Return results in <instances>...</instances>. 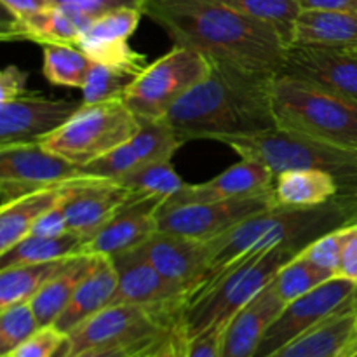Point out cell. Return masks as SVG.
I'll list each match as a JSON object with an SVG mask.
<instances>
[{
	"instance_id": "4dcf8cb0",
	"label": "cell",
	"mask_w": 357,
	"mask_h": 357,
	"mask_svg": "<svg viewBox=\"0 0 357 357\" xmlns=\"http://www.w3.org/2000/svg\"><path fill=\"white\" fill-rule=\"evenodd\" d=\"M94 61L72 44L44 45V66L42 73L52 86L79 87L86 84Z\"/></svg>"
},
{
	"instance_id": "7a4b0ae2",
	"label": "cell",
	"mask_w": 357,
	"mask_h": 357,
	"mask_svg": "<svg viewBox=\"0 0 357 357\" xmlns=\"http://www.w3.org/2000/svg\"><path fill=\"white\" fill-rule=\"evenodd\" d=\"M211 63V73L180 98L164 117L181 142H223L278 128L271 96L278 73Z\"/></svg>"
},
{
	"instance_id": "74e56055",
	"label": "cell",
	"mask_w": 357,
	"mask_h": 357,
	"mask_svg": "<svg viewBox=\"0 0 357 357\" xmlns=\"http://www.w3.org/2000/svg\"><path fill=\"white\" fill-rule=\"evenodd\" d=\"M66 344V335L54 324L42 326L28 340L2 357H58Z\"/></svg>"
},
{
	"instance_id": "83f0119b",
	"label": "cell",
	"mask_w": 357,
	"mask_h": 357,
	"mask_svg": "<svg viewBox=\"0 0 357 357\" xmlns=\"http://www.w3.org/2000/svg\"><path fill=\"white\" fill-rule=\"evenodd\" d=\"M96 258L98 255L91 253H79L72 257L65 268L33 296L30 303L40 328L51 326L56 323V319L61 316V312L70 303L82 279L93 268Z\"/></svg>"
},
{
	"instance_id": "7bdbcfd3",
	"label": "cell",
	"mask_w": 357,
	"mask_h": 357,
	"mask_svg": "<svg viewBox=\"0 0 357 357\" xmlns=\"http://www.w3.org/2000/svg\"><path fill=\"white\" fill-rule=\"evenodd\" d=\"M28 72L21 70L20 66L9 65L0 73V103L16 100L24 96L26 93Z\"/></svg>"
},
{
	"instance_id": "f907efd6",
	"label": "cell",
	"mask_w": 357,
	"mask_h": 357,
	"mask_svg": "<svg viewBox=\"0 0 357 357\" xmlns=\"http://www.w3.org/2000/svg\"><path fill=\"white\" fill-rule=\"evenodd\" d=\"M345 357H357V345H354V347L347 352V356Z\"/></svg>"
},
{
	"instance_id": "816d5d0a",
	"label": "cell",
	"mask_w": 357,
	"mask_h": 357,
	"mask_svg": "<svg viewBox=\"0 0 357 357\" xmlns=\"http://www.w3.org/2000/svg\"><path fill=\"white\" fill-rule=\"evenodd\" d=\"M349 52H352V54H356V56H357V47H356V49H352V51H349Z\"/></svg>"
},
{
	"instance_id": "60d3db41",
	"label": "cell",
	"mask_w": 357,
	"mask_h": 357,
	"mask_svg": "<svg viewBox=\"0 0 357 357\" xmlns=\"http://www.w3.org/2000/svg\"><path fill=\"white\" fill-rule=\"evenodd\" d=\"M72 232L66 222L65 209L63 204H56L54 208H51L49 211H45L40 218L35 222V225L31 227L30 236H38V237H58L65 236V234Z\"/></svg>"
},
{
	"instance_id": "6da1fadb",
	"label": "cell",
	"mask_w": 357,
	"mask_h": 357,
	"mask_svg": "<svg viewBox=\"0 0 357 357\" xmlns=\"http://www.w3.org/2000/svg\"><path fill=\"white\" fill-rule=\"evenodd\" d=\"M143 14L169 35L173 45L244 70L281 73L289 49L271 24L218 0H145Z\"/></svg>"
},
{
	"instance_id": "bcb514c9",
	"label": "cell",
	"mask_w": 357,
	"mask_h": 357,
	"mask_svg": "<svg viewBox=\"0 0 357 357\" xmlns=\"http://www.w3.org/2000/svg\"><path fill=\"white\" fill-rule=\"evenodd\" d=\"M337 208L344 215L345 223L357 222V180L349 187L340 188L337 197L333 199Z\"/></svg>"
},
{
	"instance_id": "c3c4849f",
	"label": "cell",
	"mask_w": 357,
	"mask_h": 357,
	"mask_svg": "<svg viewBox=\"0 0 357 357\" xmlns=\"http://www.w3.org/2000/svg\"><path fill=\"white\" fill-rule=\"evenodd\" d=\"M303 9H333L357 14V0H300Z\"/></svg>"
},
{
	"instance_id": "7402d4cb",
	"label": "cell",
	"mask_w": 357,
	"mask_h": 357,
	"mask_svg": "<svg viewBox=\"0 0 357 357\" xmlns=\"http://www.w3.org/2000/svg\"><path fill=\"white\" fill-rule=\"evenodd\" d=\"M91 17L66 7L47 6L24 17H10L3 24V40H30L35 44H79Z\"/></svg>"
},
{
	"instance_id": "5bb4252c",
	"label": "cell",
	"mask_w": 357,
	"mask_h": 357,
	"mask_svg": "<svg viewBox=\"0 0 357 357\" xmlns=\"http://www.w3.org/2000/svg\"><path fill=\"white\" fill-rule=\"evenodd\" d=\"M132 192L114 180L80 176L70 181L61 204L72 232L87 241L114 218L115 213L131 199Z\"/></svg>"
},
{
	"instance_id": "836d02e7",
	"label": "cell",
	"mask_w": 357,
	"mask_h": 357,
	"mask_svg": "<svg viewBox=\"0 0 357 357\" xmlns=\"http://www.w3.org/2000/svg\"><path fill=\"white\" fill-rule=\"evenodd\" d=\"M333 278L337 275L314 265L303 257L302 251H298L288 264L279 268V272L272 279V286L282 302L289 303Z\"/></svg>"
},
{
	"instance_id": "e0dca14e",
	"label": "cell",
	"mask_w": 357,
	"mask_h": 357,
	"mask_svg": "<svg viewBox=\"0 0 357 357\" xmlns=\"http://www.w3.org/2000/svg\"><path fill=\"white\" fill-rule=\"evenodd\" d=\"M164 204L162 199L132 194L119 209L114 218L105 223L86 243L84 253L115 257L124 251L142 246L152 234L159 230L157 213Z\"/></svg>"
},
{
	"instance_id": "603a6c76",
	"label": "cell",
	"mask_w": 357,
	"mask_h": 357,
	"mask_svg": "<svg viewBox=\"0 0 357 357\" xmlns=\"http://www.w3.org/2000/svg\"><path fill=\"white\" fill-rule=\"evenodd\" d=\"M357 345V316L351 302L267 357H345Z\"/></svg>"
},
{
	"instance_id": "ee69618b",
	"label": "cell",
	"mask_w": 357,
	"mask_h": 357,
	"mask_svg": "<svg viewBox=\"0 0 357 357\" xmlns=\"http://www.w3.org/2000/svg\"><path fill=\"white\" fill-rule=\"evenodd\" d=\"M349 234L345 239L344 253H342L338 278L349 279L357 284V222L347 223Z\"/></svg>"
},
{
	"instance_id": "484cf974",
	"label": "cell",
	"mask_w": 357,
	"mask_h": 357,
	"mask_svg": "<svg viewBox=\"0 0 357 357\" xmlns=\"http://www.w3.org/2000/svg\"><path fill=\"white\" fill-rule=\"evenodd\" d=\"M340 181L323 169H295L275 176L272 187L274 208L314 209L333 201Z\"/></svg>"
},
{
	"instance_id": "f1b7e54d",
	"label": "cell",
	"mask_w": 357,
	"mask_h": 357,
	"mask_svg": "<svg viewBox=\"0 0 357 357\" xmlns=\"http://www.w3.org/2000/svg\"><path fill=\"white\" fill-rule=\"evenodd\" d=\"M70 258L72 257L54 261L0 268V309H7L16 303L31 302L33 296L65 268Z\"/></svg>"
},
{
	"instance_id": "52a82bcc",
	"label": "cell",
	"mask_w": 357,
	"mask_h": 357,
	"mask_svg": "<svg viewBox=\"0 0 357 357\" xmlns=\"http://www.w3.org/2000/svg\"><path fill=\"white\" fill-rule=\"evenodd\" d=\"M139 121L124 100L80 105L79 110L40 145L59 159L84 167L131 139Z\"/></svg>"
},
{
	"instance_id": "277c9868",
	"label": "cell",
	"mask_w": 357,
	"mask_h": 357,
	"mask_svg": "<svg viewBox=\"0 0 357 357\" xmlns=\"http://www.w3.org/2000/svg\"><path fill=\"white\" fill-rule=\"evenodd\" d=\"M296 253L295 248H275L250 255L209 278L188 296L181 310L180 328L185 338L188 340L216 324L229 323Z\"/></svg>"
},
{
	"instance_id": "4316f807",
	"label": "cell",
	"mask_w": 357,
	"mask_h": 357,
	"mask_svg": "<svg viewBox=\"0 0 357 357\" xmlns=\"http://www.w3.org/2000/svg\"><path fill=\"white\" fill-rule=\"evenodd\" d=\"M70 181L30 192L0 206V255L30 236L35 222L66 197Z\"/></svg>"
},
{
	"instance_id": "cb8c5ba5",
	"label": "cell",
	"mask_w": 357,
	"mask_h": 357,
	"mask_svg": "<svg viewBox=\"0 0 357 357\" xmlns=\"http://www.w3.org/2000/svg\"><path fill=\"white\" fill-rule=\"evenodd\" d=\"M119 284V272L110 257L98 255L89 274L82 279L72 300L56 319L54 326L65 335L79 324L108 307L114 300Z\"/></svg>"
},
{
	"instance_id": "ab89813d",
	"label": "cell",
	"mask_w": 357,
	"mask_h": 357,
	"mask_svg": "<svg viewBox=\"0 0 357 357\" xmlns=\"http://www.w3.org/2000/svg\"><path fill=\"white\" fill-rule=\"evenodd\" d=\"M225 328L227 323L216 324V326L195 335L194 338H188L185 344L183 357H223L222 344Z\"/></svg>"
},
{
	"instance_id": "5b68a950",
	"label": "cell",
	"mask_w": 357,
	"mask_h": 357,
	"mask_svg": "<svg viewBox=\"0 0 357 357\" xmlns=\"http://www.w3.org/2000/svg\"><path fill=\"white\" fill-rule=\"evenodd\" d=\"M271 96L278 129L357 150V101L286 73L274 75Z\"/></svg>"
},
{
	"instance_id": "7dc6e473",
	"label": "cell",
	"mask_w": 357,
	"mask_h": 357,
	"mask_svg": "<svg viewBox=\"0 0 357 357\" xmlns=\"http://www.w3.org/2000/svg\"><path fill=\"white\" fill-rule=\"evenodd\" d=\"M3 9L10 17H24L30 14L45 9L51 3L47 0H0Z\"/></svg>"
},
{
	"instance_id": "4fadbf2b",
	"label": "cell",
	"mask_w": 357,
	"mask_h": 357,
	"mask_svg": "<svg viewBox=\"0 0 357 357\" xmlns=\"http://www.w3.org/2000/svg\"><path fill=\"white\" fill-rule=\"evenodd\" d=\"M82 101L51 100L24 94L0 103V146L47 138L80 108Z\"/></svg>"
},
{
	"instance_id": "d6986e66",
	"label": "cell",
	"mask_w": 357,
	"mask_h": 357,
	"mask_svg": "<svg viewBox=\"0 0 357 357\" xmlns=\"http://www.w3.org/2000/svg\"><path fill=\"white\" fill-rule=\"evenodd\" d=\"M142 9H117L91 21L84 30L77 47L94 63L103 65H131L146 68V56L129 45V38L138 28Z\"/></svg>"
},
{
	"instance_id": "681fc988",
	"label": "cell",
	"mask_w": 357,
	"mask_h": 357,
	"mask_svg": "<svg viewBox=\"0 0 357 357\" xmlns=\"http://www.w3.org/2000/svg\"><path fill=\"white\" fill-rule=\"evenodd\" d=\"M351 305H352V310H354L356 316H357V286H356L354 295H352V298H351Z\"/></svg>"
},
{
	"instance_id": "2e32d148",
	"label": "cell",
	"mask_w": 357,
	"mask_h": 357,
	"mask_svg": "<svg viewBox=\"0 0 357 357\" xmlns=\"http://www.w3.org/2000/svg\"><path fill=\"white\" fill-rule=\"evenodd\" d=\"M146 260L173 284L187 289L188 295L201 288L208 279V248L206 241L157 230L142 244Z\"/></svg>"
},
{
	"instance_id": "8992f818",
	"label": "cell",
	"mask_w": 357,
	"mask_h": 357,
	"mask_svg": "<svg viewBox=\"0 0 357 357\" xmlns=\"http://www.w3.org/2000/svg\"><path fill=\"white\" fill-rule=\"evenodd\" d=\"M229 145L241 159L253 160L272 171L274 176L295 169H323L340 181V188L357 180V150L317 142L296 132L272 129L243 138H229Z\"/></svg>"
},
{
	"instance_id": "f546056e",
	"label": "cell",
	"mask_w": 357,
	"mask_h": 357,
	"mask_svg": "<svg viewBox=\"0 0 357 357\" xmlns=\"http://www.w3.org/2000/svg\"><path fill=\"white\" fill-rule=\"evenodd\" d=\"M86 243L87 237L75 232H68L58 237L26 236L20 243L14 244L9 251L0 255V268L23 264L54 261L73 257V255L84 253Z\"/></svg>"
},
{
	"instance_id": "1f68e13d",
	"label": "cell",
	"mask_w": 357,
	"mask_h": 357,
	"mask_svg": "<svg viewBox=\"0 0 357 357\" xmlns=\"http://www.w3.org/2000/svg\"><path fill=\"white\" fill-rule=\"evenodd\" d=\"M218 2L271 24L281 35L288 47L293 45L296 20L303 10L300 0H218Z\"/></svg>"
},
{
	"instance_id": "d4e9b609",
	"label": "cell",
	"mask_w": 357,
	"mask_h": 357,
	"mask_svg": "<svg viewBox=\"0 0 357 357\" xmlns=\"http://www.w3.org/2000/svg\"><path fill=\"white\" fill-rule=\"evenodd\" d=\"M293 45L352 51L357 47V14L333 9H303L296 20Z\"/></svg>"
},
{
	"instance_id": "d590c367",
	"label": "cell",
	"mask_w": 357,
	"mask_h": 357,
	"mask_svg": "<svg viewBox=\"0 0 357 357\" xmlns=\"http://www.w3.org/2000/svg\"><path fill=\"white\" fill-rule=\"evenodd\" d=\"M40 328L30 302L0 309V357L23 344Z\"/></svg>"
},
{
	"instance_id": "7c38bea8",
	"label": "cell",
	"mask_w": 357,
	"mask_h": 357,
	"mask_svg": "<svg viewBox=\"0 0 357 357\" xmlns=\"http://www.w3.org/2000/svg\"><path fill=\"white\" fill-rule=\"evenodd\" d=\"M356 282L344 278H333L307 295L286 303L274 323L265 331L264 340L255 357H267L282 345L300 337L321 321L330 317L351 302L356 291Z\"/></svg>"
},
{
	"instance_id": "f35d334b",
	"label": "cell",
	"mask_w": 357,
	"mask_h": 357,
	"mask_svg": "<svg viewBox=\"0 0 357 357\" xmlns=\"http://www.w3.org/2000/svg\"><path fill=\"white\" fill-rule=\"evenodd\" d=\"M51 6L66 7V9L79 10L91 20L114 13L117 9H142L145 0H47Z\"/></svg>"
},
{
	"instance_id": "9c48e42d",
	"label": "cell",
	"mask_w": 357,
	"mask_h": 357,
	"mask_svg": "<svg viewBox=\"0 0 357 357\" xmlns=\"http://www.w3.org/2000/svg\"><path fill=\"white\" fill-rule=\"evenodd\" d=\"M183 309L112 303L66 335L58 357L80 354L89 349L131 345L166 335L180 323Z\"/></svg>"
},
{
	"instance_id": "ba28073f",
	"label": "cell",
	"mask_w": 357,
	"mask_h": 357,
	"mask_svg": "<svg viewBox=\"0 0 357 357\" xmlns=\"http://www.w3.org/2000/svg\"><path fill=\"white\" fill-rule=\"evenodd\" d=\"M211 59L202 52L173 45L162 58L149 63L122 100L138 121H160L180 98L211 73Z\"/></svg>"
},
{
	"instance_id": "b9f144b4",
	"label": "cell",
	"mask_w": 357,
	"mask_h": 357,
	"mask_svg": "<svg viewBox=\"0 0 357 357\" xmlns=\"http://www.w3.org/2000/svg\"><path fill=\"white\" fill-rule=\"evenodd\" d=\"M185 344H187V338L181 331L180 323H178L173 330L167 331L152 347L146 349L138 357H183Z\"/></svg>"
},
{
	"instance_id": "30bf717a",
	"label": "cell",
	"mask_w": 357,
	"mask_h": 357,
	"mask_svg": "<svg viewBox=\"0 0 357 357\" xmlns=\"http://www.w3.org/2000/svg\"><path fill=\"white\" fill-rule=\"evenodd\" d=\"M271 192L255 197L218 202H192V204L164 202L157 213V227L162 232L187 236L192 239H215L220 234L236 227L237 223L274 208Z\"/></svg>"
},
{
	"instance_id": "8fae6325",
	"label": "cell",
	"mask_w": 357,
	"mask_h": 357,
	"mask_svg": "<svg viewBox=\"0 0 357 357\" xmlns=\"http://www.w3.org/2000/svg\"><path fill=\"white\" fill-rule=\"evenodd\" d=\"M80 176V167L59 159L45 150L40 142L0 146L2 204L23 197L30 192L65 183Z\"/></svg>"
},
{
	"instance_id": "ac0fdd59",
	"label": "cell",
	"mask_w": 357,
	"mask_h": 357,
	"mask_svg": "<svg viewBox=\"0 0 357 357\" xmlns=\"http://www.w3.org/2000/svg\"><path fill=\"white\" fill-rule=\"evenodd\" d=\"M281 73L309 80L357 101V56L349 51L291 45Z\"/></svg>"
},
{
	"instance_id": "44dd1931",
	"label": "cell",
	"mask_w": 357,
	"mask_h": 357,
	"mask_svg": "<svg viewBox=\"0 0 357 357\" xmlns=\"http://www.w3.org/2000/svg\"><path fill=\"white\" fill-rule=\"evenodd\" d=\"M286 303L272 286V281L248 302L232 319L227 323L223 333V357H255L275 317L281 314Z\"/></svg>"
},
{
	"instance_id": "d6a6232c",
	"label": "cell",
	"mask_w": 357,
	"mask_h": 357,
	"mask_svg": "<svg viewBox=\"0 0 357 357\" xmlns=\"http://www.w3.org/2000/svg\"><path fill=\"white\" fill-rule=\"evenodd\" d=\"M145 68L131 65H103L94 63L82 86V105L122 100L128 87Z\"/></svg>"
},
{
	"instance_id": "8d00e7d4",
	"label": "cell",
	"mask_w": 357,
	"mask_h": 357,
	"mask_svg": "<svg viewBox=\"0 0 357 357\" xmlns=\"http://www.w3.org/2000/svg\"><path fill=\"white\" fill-rule=\"evenodd\" d=\"M347 234L349 225L337 227V229L323 234V236L314 239L310 244H307L302 250V255L307 260L312 261L314 265H317V267L331 272L333 275H338Z\"/></svg>"
},
{
	"instance_id": "f6af8a7d",
	"label": "cell",
	"mask_w": 357,
	"mask_h": 357,
	"mask_svg": "<svg viewBox=\"0 0 357 357\" xmlns=\"http://www.w3.org/2000/svg\"><path fill=\"white\" fill-rule=\"evenodd\" d=\"M157 340H159V338L138 342V344H131V345H115V347L89 349V351H84L80 352V354L70 356V357H138L139 354H143L146 349L152 347Z\"/></svg>"
},
{
	"instance_id": "e575fe53",
	"label": "cell",
	"mask_w": 357,
	"mask_h": 357,
	"mask_svg": "<svg viewBox=\"0 0 357 357\" xmlns=\"http://www.w3.org/2000/svg\"><path fill=\"white\" fill-rule=\"evenodd\" d=\"M119 183L128 187L132 194L150 195V197L162 199L164 202L176 197L188 185L174 171V167L171 166V160L146 164V166L136 169L135 173L122 178Z\"/></svg>"
},
{
	"instance_id": "ffe728a7",
	"label": "cell",
	"mask_w": 357,
	"mask_h": 357,
	"mask_svg": "<svg viewBox=\"0 0 357 357\" xmlns=\"http://www.w3.org/2000/svg\"><path fill=\"white\" fill-rule=\"evenodd\" d=\"M275 176L271 169L253 160L241 159L229 169L204 183H188L169 204H192V202H218L232 199L255 197L268 194L274 187Z\"/></svg>"
},
{
	"instance_id": "3957f363",
	"label": "cell",
	"mask_w": 357,
	"mask_h": 357,
	"mask_svg": "<svg viewBox=\"0 0 357 357\" xmlns=\"http://www.w3.org/2000/svg\"><path fill=\"white\" fill-rule=\"evenodd\" d=\"M342 225L347 223L335 201L314 209L272 208L258 213L215 239L206 241L208 279L250 255L275 248L302 251L314 239Z\"/></svg>"
},
{
	"instance_id": "9a60e30c",
	"label": "cell",
	"mask_w": 357,
	"mask_h": 357,
	"mask_svg": "<svg viewBox=\"0 0 357 357\" xmlns=\"http://www.w3.org/2000/svg\"><path fill=\"white\" fill-rule=\"evenodd\" d=\"M119 272V284L112 303H136L150 307L183 309L188 300L187 289L167 281L143 255L142 248L112 257ZM110 303V305H112Z\"/></svg>"
}]
</instances>
